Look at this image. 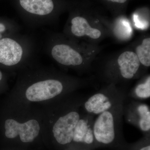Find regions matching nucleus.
Instances as JSON below:
<instances>
[{
    "mask_svg": "<svg viewBox=\"0 0 150 150\" xmlns=\"http://www.w3.org/2000/svg\"><path fill=\"white\" fill-rule=\"evenodd\" d=\"M94 137L100 143L108 144L114 139L115 123L113 115L107 110L100 113L96 120L93 127Z\"/></svg>",
    "mask_w": 150,
    "mask_h": 150,
    "instance_id": "8",
    "label": "nucleus"
},
{
    "mask_svg": "<svg viewBox=\"0 0 150 150\" xmlns=\"http://www.w3.org/2000/svg\"><path fill=\"white\" fill-rule=\"evenodd\" d=\"M113 3H118V4H124L127 1V0H107Z\"/></svg>",
    "mask_w": 150,
    "mask_h": 150,
    "instance_id": "16",
    "label": "nucleus"
},
{
    "mask_svg": "<svg viewBox=\"0 0 150 150\" xmlns=\"http://www.w3.org/2000/svg\"><path fill=\"white\" fill-rule=\"evenodd\" d=\"M137 96L142 98H146L150 96V77L147 78L145 83L137 86L135 90Z\"/></svg>",
    "mask_w": 150,
    "mask_h": 150,
    "instance_id": "15",
    "label": "nucleus"
},
{
    "mask_svg": "<svg viewBox=\"0 0 150 150\" xmlns=\"http://www.w3.org/2000/svg\"><path fill=\"white\" fill-rule=\"evenodd\" d=\"M64 32L66 37L73 41L84 37L97 40L102 35L100 30L93 27L84 17L74 12L70 15Z\"/></svg>",
    "mask_w": 150,
    "mask_h": 150,
    "instance_id": "4",
    "label": "nucleus"
},
{
    "mask_svg": "<svg viewBox=\"0 0 150 150\" xmlns=\"http://www.w3.org/2000/svg\"><path fill=\"white\" fill-rule=\"evenodd\" d=\"M35 46L32 38L19 33L0 40V64L17 67L34 57Z\"/></svg>",
    "mask_w": 150,
    "mask_h": 150,
    "instance_id": "2",
    "label": "nucleus"
},
{
    "mask_svg": "<svg viewBox=\"0 0 150 150\" xmlns=\"http://www.w3.org/2000/svg\"><path fill=\"white\" fill-rule=\"evenodd\" d=\"M20 26L15 21L8 18L0 17V40L19 33Z\"/></svg>",
    "mask_w": 150,
    "mask_h": 150,
    "instance_id": "13",
    "label": "nucleus"
},
{
    "mask_svg": "<svg viewBox=\"0 0 150 150\" xmlns=\"http://www.w3.org/2000/svg\"><path fill=\"white\" fill-rule=\"evenodd\" d=\"M136 54L141 64L146 67L150 66V38H144L135 48Z\"/></svg>",
    "mask_w": 150,
    "mask_h": 150,
    "instance_id": "12",
    "label": "nucleus"
},
{
    "mask_svg": "<svg viewBox=\"0 0 150 150\" xmlns=\"http://www.w3.org/2000/svg\"><path fill=\"white\" fill-rule=\"evenodd\" d=\"M64 86L61 81L55 79L40 80L30 86L25 96L30 101H43L51 99L62 93Z\"/></svg>",
    "mask_w": 150,
    "mask_h": 150,
    "instance_id": "5",
    "label": "nucleus"
},
{
    "mask_svg": "<svg viewBox=\"0 0 150 150\" xmlns=\"http://www.w3.org/2000/svg\"><path fill=\"white\" fill-rule=\"evenodd\" d=\"M80 116L76 111L71 112L59 118L53 127L54 136L57 142L64 145L73 141L74 132Z\"/></svg>",
    "mask_w": 150,
    "mask_h": 150,
    "instance_id": "7",
    "label": "nucleus"
},
{
    "mask_svg": "<svg viewBox=\"0 0 150 150\" xmlns=\"http://www.w3.org/2000/svg\"><path fill=\"white\" fill-rule=\"evenodd\" d=\"M93 131L85 119H80L74 132L73 140L76 142L91 144L93 142Z\"/></svg>",
    "mask_w": 150,
    "mask_h": 150,
    "instance_id": "11",
    "label": "nucleus"
},
{
    "mask_svg": "<svg viewBox=\"0 0 150 150\" xmlns=\"http://www.w3.org/2000/svg\"><path fill=\"white\" fill-rule=\"evenodd\" d=\"M140 118L139 126L142 131H148L150 129V112L147 106L142 105L139 108Z\"/></svg>",
    "mask_w": 150,
    "mask_h": 150,
    "instance_id": "14",
    "label": "nucleus"
},
{
    "mask_svg": "<svg viewBox=\"0 0 150 150\" xmlns=\"http://www.w3.org/2000/svg\"><path fill=\"white\" fill-rule=\"evenodd\" d=\"M86 110L89 113L99 114L110 109L112 106L109 98L103 93L95 94L85 103Z\"/></svg>",
    "mask_w": 150,
    "mask_h": 150,
    "instance_id": "10",
    "label": "nucleus"
},
{
    "mask_svg": "<svg viewBox=\"0 0 150 150\" xmlns=\"http://www.w3.org/2000/svg\"><path fill=\"white\" fill-rule=\"evenodd\" d=\"M11 2L22 20L32 28L53 24L66 6L62 0H11Z\"/></svg>",
    "mask_w": 150,
    "mask_h": 150,
    "instance_id": "1",
    "label": "nucleus"
},
{
    "mask_svg": "<svg viewBox=\"0 0 150 150\" xmlns=\"http://www.w3.org/2000/svg\"><path fill=\"white\" fill-rule=\"evenodd\" d=\"M116 62L121 76L126 79L134 78L141 65L135 52L131 51H123L118 56Z\"/></svg>",
    "mask_w": 150,
    "mask_h": 150,
    "instance_id": "9",
    "label": "nucleus"
},
{
    "mask_svg": "<svg viewBox=\"0 0 150 150\" xmlns=\"http://www.w3.org/2000/svg\"><path fill=\"white\" fill-rule=\"evenodd\" d=\"M5 129L7 138L14 139L19 135L22 142L28 143L32 142L38 136L40 126L35 120L21 123L13 119H9L6 120Z\"/></svg>",
    "mask_w": 150,
    "mask_h": 150,
    "instance_id": "6",
    "label": "nucleus"
},
{
    "mask_svg": "<svg viewBox=\"0 0 150 150\" xmlns=\"http://www.w3.org/2000/svg\"><path fill=\"white\" fill-rule=\"evenodd\" d=\"M45 50L55 62L65 67H79L83 64L84 61L80 48L76 42L62 34H48Z\"/></svg>",
    "mask_w": 150,
    "mask_h": 150,
    "instance_id": "3",
    "label": "nucleus"
},
{
    "mask_svg": "<svg viewBox=\"0 0 150 150\" xmlns=\"http://www.w3.org/2000/svg\"><path fill=\"white\" fill-rule=\"evenodd\" d=\"M140 150H150V146H147L142 148Z\"/></svg>",
    "mask_w": 150,
    "mask_h": 150,
    "instance_id": "17",
    "label": "nucleus"
}]
</instances>
